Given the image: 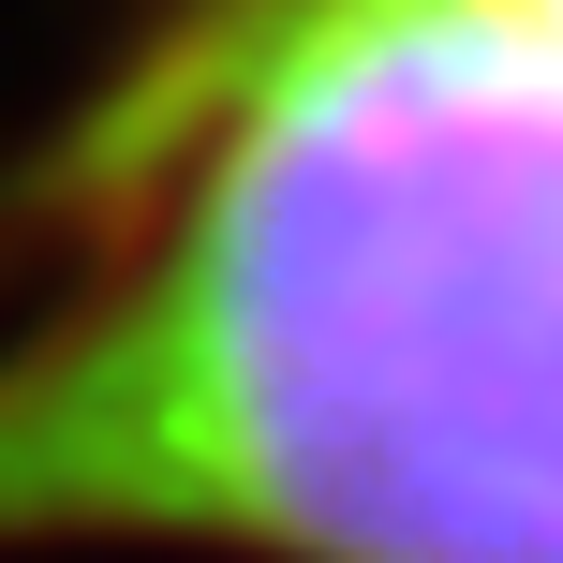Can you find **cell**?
<instances>
[{
  "instance_id": "6da1fadb",
  "label": "cell",
  "mask_w": 563,
  "mask_h": 563,
  "mask_svg": "<svg viewBox=\"0 0 563 563\" xmlns=\"http://www.w3.org/2000/svg\"><path fill=\"white\" fill-rule=\"evenodd\" d=\"M0 563H563V30L148 0L30 148Z\"/></svg>"
},
{
  "instance_id": "7a4b0ae2",
  "label": "cell",
  "mask_w": 563,
  "mask_h": 563,
  "mask_svg": "<svg viewBox=\"0 0 563 563\" xmlns=\"http://www.w3.org/2000/svg\"><path fill=\"white\" fill-rule=\"evenodd\" d=\"M519 15H549V30H563V0H519Z\"/></svg>"
}]
</instances>
